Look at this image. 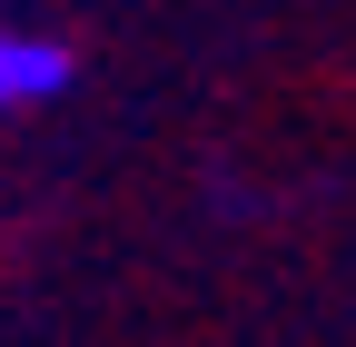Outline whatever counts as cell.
<instances>
[{
	"instance_id": "1",
	"label": "cell",
	"mask_w": 356,
	"mask_h": 347,
	"mask_svg": "<svg viewBox=\"0 0 356 347\" xmlns=\"http://www.w3.org/2000/svg\"><path fill=\"white\" fill-rule=\"evenodd\" d=\"M70 90V50L50 30H20V20H0V119L10 109H40V100H60Z\"/></svg>"
}]
</instances>
